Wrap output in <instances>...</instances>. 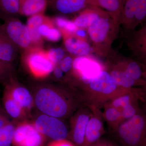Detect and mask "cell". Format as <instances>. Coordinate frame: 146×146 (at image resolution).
Masks as SVG:
<instances>
[{
	"mask_svg": "<svg viewBox=\"0 0 146 146\" xmlns=\"http://www.w3.org/2000/svg\"><path fill=\"white\" fill-rule=\"evenodd\" d=\"M127 46L137 60L145 65L146 60V26H143L126 37Z\"/></svg>",
	"mask_w": 146,
	"mask_h": 146,
	"instance_id": "cell-13",
	"label": "cell"
},
{
	"mask_svg": "<svg viewBox=\"0 0 146 146\" xmlns=\"http://www.w3.org/2000/svg\"><path fill=\"white\" fill-rule=\"evenodd\" d=\"M19 15V0H0V20L5 21Z\"/></svg>",
	"mask_w": 146,
	"mask_h": 146,
	"instance_id": "cell-25",
	"label": "cell"
},
{
	"mask_svg": "<svg viewBox=\"0 0 146 146\" xmlns=\"http://www.w3.org/2000/svg\"><path fill=\"white\" fill-rule=\"evenodd\" d=\"M87 1L89 5L99 7L98 0H87Z\"/></svg>",
	"mask_w": 146,
	"mask_h": 146,
	"instance_id": "cell-36",
	"label": "cell"
},
{
	"mask_svg": "<svg viewBox=\"0 0 146 146\" xmlns=\"http://www.w3.org/2000/svg\"><path fill=\"white\" fill-rule=\"evenodd\" d=\"M74 59L72 56L66 55L58 65L63 72L70 74L72 70Z\"/></svg>",
	"mask_w": 146,
	"mask_h": 146,
	"instance_id": "cell-31",
	"label": "cell"
},
{
	"mask_svg": "<svg viewBox=\"0 0 146 146\" xmlns=\"http://www.w3.org/2000/svg\"><path fill=\"white\" fill-rule=\"evenodd\" d=\"M103 106L104 111L102 113L103 118L107 122L108 126L113 132L124 121L121 113L108 103L105 104Z\"/></svg>",
	"mask_w": 146,
	"mask_h": 146,
	"instance_id": "cell-24",
	"label": "cell"
},
{
	"mask_svg": "<svg viewBox=\"0 0 146 146\" xmlns=\"http://www.w3.org/2000/svg\"><path fill=\"white\" fill-rule=\"evenodd\" d=\"M113 132L122 146H146V117L144 112L141 110L123 121Z\"/></svg>",
	"mask_w": 146,
	"mask_h": 146,
	"instance_id": "cell-4",
	"label": "cell"
},
{
	"mask_svg": "<svg viewBox=\"0 0 146 146\" xmlns=\"http://www.w3.org/2000/svg\"><path fill=\"white\" fill-rule=\"evenodd\" d=\"M53 74L54 78L59 80H63L64 78V72L59 68L58 65H56L52 72Z\"/></svg>",
	"mask_w": 146,
	"mask_h": 146,
	"instance_id": "cell-34",
	"label": "cell"
},
{
	"mask_svg": "<svg viewBox=\"0 0 146 146\" xmlns=\"http://www.w3.org/2000/svg\"><path fill=\"white\" fill-rule=\"evenodd\" d=\"M48 18V17L45 16L44 13L36 14L29 17L26 25L30 35L33 47H42L43 38L39 34V27Z\"/></svg>",
	"mask_w": 146,
	"mask_h": 146,
	"instance_id": "cell-19",
	"label": "cell"
},
{
	"mask_svg": "<svg viewBox=\"0 0 146 146\" xmlns=\"http://www.w3.org/2000/svg\"><path fill=\"white\" fill-rule=\"evenodd\" d=\"M21 15L30 17L44 13L47 8L46 0H19Z\"/></svg>",
	"mask_w": 146,
	"mask_h": 146,
	"instance_id": "cell-22",
	"label": "cell"
},
{
	"mask_svg": "<svg viewBox=\"0 0 146 146\" xmlns=\"http://www.w3.org/2000/svg\"><path fill=\"white\" fill-rule=\"evenodd\" d=\"M92 115L86 127L82 146H94L105 133L102 113L100 108H90Z\"/></svg>",
	"mask_w": 146,
	"mask_h": 146,
	"instance_id": "cell-12",
	"label": "cell"
},
{
	"mask_svg": "<svg viewBox=\"0 0 146 146\" xmlns=\"http://www.w3.org/2000/svg\"><path fill=\"white\" fill-rule=\"evenodd\" d=\"M14 130L15 124L13 121L0 129V146H11Z\"/></svg>",
	"mask_w": 146,
	"mask_h": 146,
	"instance_id": "cell-28",
	"label": "cell"
},
{
	"mask_svg": "<svg viewBox=\"0 0 146 146\" xmlns=\"http://www.w3.org/2000/svg\"><path fill=\"white\" fill-rule=\"evenodd\" d=\"M63 35L65 50L72 56H87L93 52L92 47L81 37L74 34Z\"/></svg>",
	"mask_w": 146,
	"mask_h": 146,
	"instance_id": "cell-16",
	"label": "cell"
},
{
	"mask_svg": "<svg viewBox=\"0 0 146 146\" xmlns=\"http://www.w3.org/2000/svg\"><path fill=\"white\" fill-rule=\"evenodd\" d=\"M3 89L31 118V112L35 106L34 98L30 90L18 81L16 75L13 76L2 84Z\"/></svg>",
	"mask_w": 146,
	"mask_h": 146,
	"instance_id": "cell-10",
	"label": "cell"
},
{
	"mask_svg": "<svg viewBox=\"0 0 146 146\" xmlns=\"http://www.w3.org/2000/svg\"><path fill=\"white\" fill-rule=\"evenodd\" d=\"M108 69L106 70L110 74L117 84L126 89L135 88L140 86L137 82L131 78L125 71L114 63H108Z\"/></svg>",
	"mask_w": 146,
	"mask_h": 146,
	"instance_id": "cell-20",
	"label": "cell"
},
{
	"mask_svg": "<svg viewBox=\"0 0 146 146\" xmlns=\"http://www.w3.org/2000/svg\"><path fill=\"white\" fill-rule=\"evenodd\" d=\"M39 32L43 39L44 38L50 42H58L62 37L61 31L55 27L52 19L49 17L39 26Z\"/></svg>",
	"mask_w": 146,
	"mask_h": 146,
	"instance_id": "cell-26",
	"label": "cell"
},
{
	"mask_svg": "<svg viewBox=\"0 0 146 146\" xmlns=\"http://www.w3.org/2000/svg\"><path fill=\"white\" fill-rule=\"evenodd\" d=\"M47 7L56 13L70 15L79 13L89 6L87 0H46Z\"/></svg>",
	"mask_w": 146,
	"mask_h": 146,
	"instance_id": "cell-15",
	"label": "cell"
},
{
	"mask_svg": "<svg viewBox=\"0 0 146 146\" xmlns=\"http://www.w3.org/2000/svg\"><path fill=\"white\" fill-rule=\"evenodd\" d=\"M54 24L63 34H74L78 29L73 21L65 17L57 16L52 19Z\"/></svg>",
	"mask_w": 146,
	"mask_h": 146,
	"instance_id": "cell-27",
	"label": "cell"
},
{
	"mask_svg": "<svg viewBox=\"0 0 146 146\" xmlns=\"http://www.w3.org/2000/svg\"><path fill=\"white\" fill-rule=\"evenodd\" d=\"M46 52L50 60L55 66L58 65L66 55L65 50L60 47L51 48L47 51Z\"/></svg>",
	"mask_w": 146,
	"mask_h": 146,
	"instance_id": "cell-30",
	"label": "cell"
},
{
	"mask_svg": "<svg viewBox=\"0 0 146 146\" xmlns=\"http://www.w3.org/2000/svg\"><path fill=\"white\" fill-rule=\"evenodd\" d=\"M25 52L24 62L33 76L42 79L46 78L52 73L55 65L50 60L46 51L42 48L32 47Z\"/></svg>",
	"mask_w": 146,
	"mask_h": 146,
	"instance_id": "cell-6",
	"label": "cell"
},
{
	"mask_svg": "<svg viewBox=\"0 0 146 146\" xmlns=\"http://www.w3.org/2000/svg\"><path fill=\"white\" fill-rule=\"evenodd\" d=\"M114 58V63L124 70L140 86L146 85L145 65L137 60L117 56Z\"/></svg>",
	"mask_w": 146,
	"mask_h": 146,
	"instance_id": "cell-14",
	"label": "cell"
},
{
	"mask_svg": "<svg viewBox=\"0 0 146 146\" xmlns=\"http://www.w3.org/2000/svg\"><path fill=\"white\" fill-rule=\"evenodd\" d=\"M94 146H118L116 145L115 144L112 143L111 142L107 141V140H104L101 139L97 142V143Z\"/></svg>",
	"mask_w": 146,
	"mask_h": 146,
	"instance_id": "cell-35",
	"label": "cell"
},
{
	"mask_svg": "<svg viewBox=\"0 0 146 146\" xmlns=\"http://www.w3.org/2000/svg\"><path fill=\"white\" fill-rule=\"evenodd\" d=\"M98 2L99 7L106 11L119 25L124 0H98Z\"/></svg>",
	"mask_w": 146,
	"mask_h": 146,
	"instance_id": "cell-23",
	"label": "cell"
},
{
	"mask_svg": "<svg viewBox=\"0 0 146 146\" xmlns=\"http://www.w3.org/2000/svg\"><path fill=\"white\" fill-rule=\"evenodd\" d=\"M91 115V108L82 105L71 117L68 139L76 146L83 145L86 127Z\"/></svg>",
	"mask_w": 146,
	"mask_h": 146,
	"instance_id": "cell-11",
	"label": "cell"
},
{
	"mask_svg": "<svg viewBox=\"0 0 146 146\" xmlns=\"http://www.w3.org/2000/svg\"><path fill=\"white\" fill-rule=\"evenodd\" d=\"M2 105V104L1 102H0V106H1Z\"/></svg>",
	"mask_w": 146,
	"mask_h": 146,
	"instance_id": "cell-37",
	"label": "cell"
},
{
	"mask_svg": "<svg viewBox=\"0 0 146 146\" xmlns=\"http://www.w3.org/2000/svg\"><path fill=\"white\" fill-rule=\"evenodd\" d=\"M103 10L99 7L89 5L79 12L73 21L78 29H87L99 17Z\"/></svg>",
	"mask_w": 146,
	"mask_h": 146,
	"instance_id": "cell-21",
	"label": "cell"
},
{
	"mask_svg": "<svg viewBox=\"0 0 146 146\" xmlns=\"http://www.w3.org/2000/svg\"><path fill=\"white\" fill-rule=\"evenodd\" d=\"M32 89L35 106L43 114L64 120L82 105L76 90L68 84L36 83Z\"/></svg>",
	"mask_w": 146,
	"mask_h": 146,
	"instance_id": "cell-1",
	"label": "cell"
},
{
	"mask_svg": "<svg viewBox=\"0 0 146 146\" xmlns=\"http://www.w3.org/2000/svg\"><path fill=\"white\" fill-rule=\"evenodd\" d=\"M73 88L82 105L99 108L115 97L135 88L126 89L118 86L110 73L104 69L86 83Z\"/></svg>",
	"mask_w": 146,
	"mask_h": 146,
	"instance_id": "cell-2",
	"label": "cell"
},
{
	"mask_svg": "<svg viewBox=\"0 0 146 146\" xmlns=\"http://www.w3.org/2000/svg\"><path fill=\"white\" fill-rule=\"evenodd\" d=\"M146 0H124L119 25L125 37L136 30V27L145 20Z\"/></svg>",
	"mask_w": 146,
	"mask_h": 146,
	"instance_id": "cell-5",
	"label": "cell"
},
{
	"mask_svg": "<svg viewBox=\"0 0 146 146\" xmlns=\"http://www.w3.org/2000/svg\"><path fill=\"white\" fill-rule=\"evenodd\" d=\"M19 50L0 25V60L13 65L18 56Z\"/></svg>",
	"mask_w": 146,
	"mask_h": 146,
	"instance_id": "cell-18",
	"label": "cell"
},
{
	"mask_svg": "<svg viewBox=\"0 0 146 146\" xmlns=\"http://www.w3.org/2000/svg\"><path fill=\"white\" fill-rule=\"evenodd\" d=\"M15 75L13 64L0 60V84H3Z\"/></svg>",
	"mask_w": 146,
	"mask_h": 146,
	"instance_id": "cell-29",
	"label": "cell"
},
{
	"mask_svg": "<svg viewBox=\"0 0 146 146\" xmlns=\"http://www.w3.org/2000/svg\"><path fill=\"white\" fill-rule=\"evenodd\" d=\"M10 118L4 109L3 106H0V129L4 127L11 122Z\"/></svg>",
	"mask_w": 146,
	"mask_h": 146,
	"instance_id": "cell-32",
	"label": "cell"
},
{
	"mask_svg": "<svg viewBox=\"0 0 146 146\" xmlns=\"http://www.w3.org/2000/svg\"><path fill=\"white\" fill-rule=\"evenodd\" d=\"M13 122L15 130L12 145L45 146L48 139L37 130L32 121L27 120Z\"/></svg>",
	"mask_w": 146,
	"mask_h": 146,
	"instance_id": "cell-8",
	"label": "cell"
},
{
	"mask_svg": "<svg viewBox=\"0 0 146 146\" xmlns=\"http://www.w3.org/2000/svg\"><path fill=\"white\" fill-rule=\"evenodd\" d=\"M1 26L18 49L25 52L33 47L27 27L18 18H10L4 21V23Z\"/></svg>",
	"mask_w": 146,
	"mask_h": 146,
	"instance_id": "cell-9",
	"label": "cell"
},
{
	"mask_svg": "<svg viewBox=\"0 0 146 146\" xmlns=\"http://www.w3.org/2000/svg\"><path fill=\"white\" fill-rule=\"evenodd\" d=\"M32 121L37 130L50 141L68 139L69 130L61 119L39 112Z\"/></svg>",
	"mask_w": 146,
	"mask_h": 146,
	"instance_id": "cell-7",
	"label": "cell"
},
{
	"mask_svg": "<svg viewBox=\"0 0 146 146\" xmlns=\"http://www.w3.org/2000/svg\"><path fill=\"white\" fill-rule=\"evenodd\" d=\"M47 146H76L72 141L68 139L58 141H50Z\"/></svg>",
	"mask_w": 146,
	"mask_h": 146,
	"instance_id": "cell-33",
	"label": "cell"
},
{
	"mask_svg": "<svg viewBox=\"0 0 146 146\" xmlns=\"http://www.w3.org/2000/svg\"><path fill=\"white\" fill-rule=\"evenodd\" d=\"M1 100L4 109L14 122L29 120L30 118L9 93L4 89Z\"/></svg>",
	"mask_w": 146,
	"mask_h": 146,
	"instance_id": "cell-17",
	"label": "cell"
},
{
	"mask_svg": "<svg viewBox=\"0 0 146 146\" xmlns=\"http://www.w3.org/2000/svg\"><path fill=\"white\" fill-rule=\"evenodd\" d=\"M119 25L104 10L101 15L87 28L92 42L93 52L104 57L112 54V43L117 39Z\"/></svg>",
	"mask_w": 146,
	"mask_h": 146,
	"instance_id": "cell-3",
	"label": "cell"
}]
</instances>
